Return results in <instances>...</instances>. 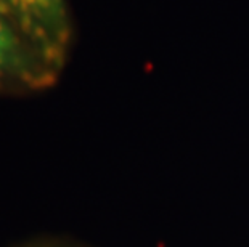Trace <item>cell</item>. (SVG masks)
I'll return each mask as SVG.
<instances>
[{
	"label": "cell",
	"instance_id": "obj_1",
	"mask_svg": "<svg viewBox=\"0 0 249 247\" xmlns=\"http://www.w3.org/2000/svg\"><path fill=\"white\" fill-rule=\"evenodd\" d=\"M0 12L19 29L52 69L65 61L71 40L66 0H0Z\"/></svg>",
	"mask_w": 249,
	"mask_h": 247
},
{
	"label": "cell",
	"instance_id": "obj_2",
	"mask_svg": "<svg viewBox=\"0 0 249 247\" xmlns=\"http://www.w3.org/2000/svg\"><path fill=\"white\" fill-rule=\"evenodd\" d=\"M55 69L47 65L31 42L0 12V82L39 85Z\"/></svg>",
	"mask_w": 249,
	"mask_h": 247
}]
</instances>
